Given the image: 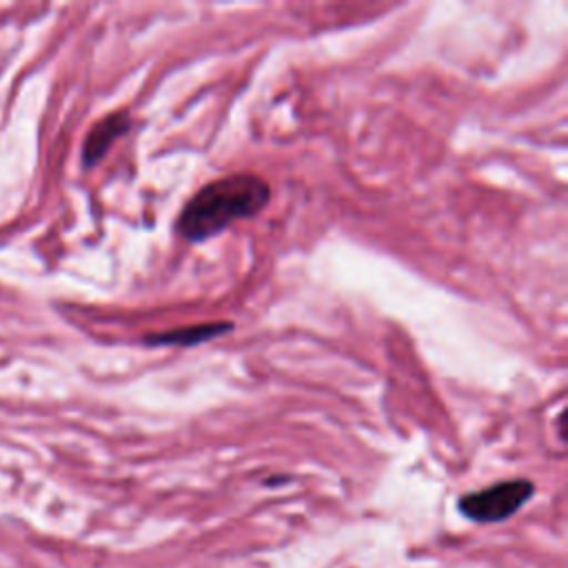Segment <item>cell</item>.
I'll use <instances>...</instances> for the list:
<instances>
[{"label":"cell","instance_id":"1","mask_svg":"<svg viewBox=\"0 0 568 568\" xmlns=\"http://www.w3.org/2000/svg\"><path fill=\"white\" fill-rule=\"evenodd\" d=\"M271 186L255 173H233L202 186L182 209L178 233L184 240L202 242L237 220L253 217L268 202Z\"/></svg>","mask_w":568,"mask_h":568},{"label":"cell","instance_id":"2","mask_svg":"<svg viewBox=\"0 0 568 568\" xmlns=\"http://www.w3.org/2000/svg\"><path fill=\"white\" fill-rule=\"evenodd\" d=\"M532 493L535 486L528 479H508L464 495L459 499V510L473 521L495 524L515 515L532 497Z\"/></svg>","mask_w":568,"mask_h":568},{"label":"cell","instance_id":"3","mask_svg":"<svg viewBox=\"0 0 568 568\" xmlns=\"http://www.w3.org/2000/svg\"><path fill=\"white\" fill-rule=\"evenodd\" d=\"M131 126L129 113L126 111H113L106 118H102L87 135L84 146H82V160L87 166H93L95 162L102 160V155L109 151L115 138L126 133Z\"/></svg>","mask_w":568,"mask_h":568},{"label":"cell","instance_id":"4","mask_svg":"<svg viewBox=\"0 0 568 568\" xmlns=\"http://www.w3.org/2000/svg\"><path fill=\"white\" fill-rule=\"evenodd\" d=\"M233 324L229 322H206V324H193L182 328H171L162 333H149L144 335V344L149 346H195L204 344L209 339H215L222 333H229Z\"/></svg>","mask_w":568,"mask_h":568}]
</instances>
